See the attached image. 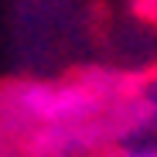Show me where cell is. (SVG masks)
<instances>
[{"mask_svg": "<svg viewBox=\"0 0 157 157\" xmlns=\"http://www.w3.org/2000/svg\"><path fill=\"white\" fill-rule=\"evenodd\" d=\"M116 157H157L154 137L150 133L140 137V130H130V133L120 137V144H116Z\"/></svg>", "mask_w": 157, "mask_h": 157, "instance_id": "obj_1", "label": "cell"}]
</instances>
